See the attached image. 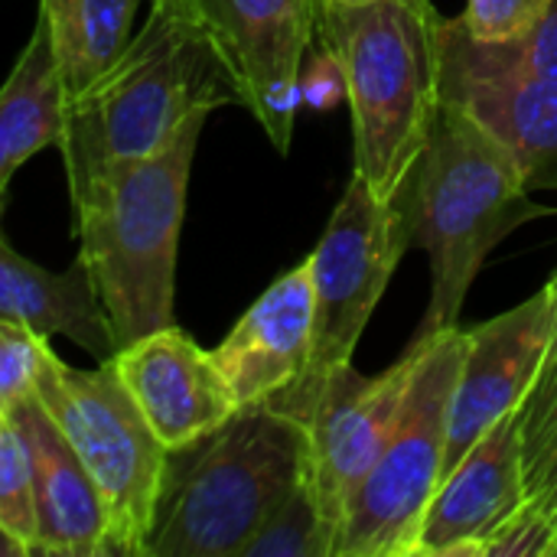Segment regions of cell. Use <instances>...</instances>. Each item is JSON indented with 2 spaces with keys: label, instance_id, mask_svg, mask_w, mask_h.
I'll list each match as a JSON object with an SVG mask.
<instances>
[{
  "label": "cell",
  "instance_id": "1",
  "mask_svg": "<svg viewBox=\"0 0 557 557\" xmlns=\"http://www.w3.org/2000/svg\"><path fill=\"white\" fill-rule=\"evenodd\" d=\"M242 104L245 91L193 0H153L124 55L69 104V193L98 170L163 150L189 117Z\"/></svg>",
  "mask_w": 557,
  "mask_h": 557
},
{
  "label": "cell",
  "instance_id": "2",
  "mask_svg": "<svg viewBox=\"0 0 557 557\" xmlns=\"http://www.w3.org/2000/svg\"><path fill=\"white\" fill-rule=\"evenodd\" d=\"M395 202L405 209L411 245L431 258V304L418 336L454 330L493 248L525 222L555 215L532 199L516 157L454 104H441Z\"/></svg>",
  "mask_w": 557,
  "mask_h": 557
},
{
  "label": "cell",
  "instance_id": "3",
  "mask_svg": "<svg viewBox=\"0 0 557 557\" xmlns=\"http://www.w3.org/2000/svg\"><path fill=\"white\" fill-rule=\"evenodd\" d=\"M209 114H196L157 153L98 170L72 196V235L88 264L117 346L173 326L176 251L193 157Z\"/></svg>",
  "mask_w": 557,
  "mask_h": 557
},
{
  "label": "cell",
  "instance_id": "4",
  "mask_svg": "<svg viewBox=\"0 0 557 557\" xmlns=\"http://www.w3.org/2000/svg\"><path fill=\"white\" fill-rule=\"evenodd\" d=\"M441 20L431 0L320 3L317 39L346 72L352 173L379 199L401 193L441 114Z\"/></svg>",
  "mask_w": 557,
  "mask_h": 557
},
{
  "label": "cell",
  "instance_id": "5",
  "mask_svg": "<svg viewBox=\"0 0 557 557\" xmlns=\"http://www.w3.org/2000/svg\"><path fill=\"white\" fill-rule=\"evenodd\" d=\"M310 431L271 408H238L206 437L170 450L144 557H238L307 480Z\"/></svg>",
  "mask_w": 557,
  "mask_h": 557
},
{
  "label": "cell",
  "instance_id": "6",
  "mask_svg": "<svg viewBox=\"0 0 557 557\" xmlns=\"http://www.w3.org/2000/svg\"><path fill=\"white\" fill-rule=\"evenodd\" d=\"M418 362L401 421L352 496L333 557H418L428 506L444 480L450 408L467 352V330L418 336Z\"/></svg>",
  "mask_w": 557,
  "mask_h": 557
},
{
  "label": "cell",
  "instance_id": "7",
  "mask_svg": "<svg viewBox=\"0 0 557 557\" xmlns=\"http://www.w3.org/2000/svg\"><path fill=\"white\" fill-rule=\"evenodd\" d=\"M411 245L405 209L395 199H379L366 180L352 173L333 219L307 258L313 271V349L307 372L268 405L297 418L304 428L330 385V379L352 366V352L392 284L401 255Z\"/></svg>",
  "mask_w": 557,
  "mask_h": 557
},
{
  "label": "cell",
  "instance_id": "8",
  "mask_svg": "<svg viewBox=\"0 0 557 557\" xmlns=\"http://www.w3.org/2000/svg\"><path fill=\"white\" fill-rule=\"evenodd\" d=\"M39 401L108 503L114 555H147L170 450L140 414L114 366L72 369L52 352L39 379Z\"/></svg>",
  "mask_w": 557,
  "mask_h": 557
},
{
  "label": "cell",
  "instance_id": "9",
  "mask_svg": "<svg viewBox=\"0 0 557 557\" xmlns=\"http://www.w3.org/2000/svg\"><path fill=\"white\" fill-rule=\"evenodd\" d=\"M441 101L490 131L532 193L557 189V82L532 72L509 42L476 39L463 16L441 20Z\"/></svg>",
  "mask_w": 557,
  "mask_h": 557
},
{
  "label": "cell",
  "instance_id": "10",
  "mask_svg": "<svg viewBox=\"0 0 557 557\" xmlns=\"http://www.w3.org/2000/svg\"><path fill=\"white\" fill-rule=\"evenodd\" d=\"M235 78L245 108L268 140L287 153L294 140L300 72L317 42L320 0H193Z\"/></svg>",
  "mask_w": 557,
  "mask_h": 557
},
{
  "label": "cell",
  "instance_id": "11",
  "mask_svg": "<svg viewBox=\"0 0 557 557\" xmlns=\"http://www.w3.org/2000/svg\"><path fill=\"white\" fill-rule=\"evenodd\" d=\"M414 349H408L382 375H359L352 366L339 369L323 388L310 431V486L333 532L359 493L362 480L388 447L414 375Z\"/></svg>",
  "mask_w": 557,
  "mask_h": 557
},
{
  "label": "cell",
  "instance_id": "12",
  "mask_svg": "<svg viewBox=\"0 0 557 557\" xmlns=\"http://www.w3.org/2000/svg\"><path fill=\"white\" fill-rule=\"evenodd\" d=\"M557 317V287L548 281L535 297L503 317L467 330L463 369L450 408V437L444 476L473 450V444L506 414L519 411L545 359Z\"/></svg>",
  "mask_w": 557,
  "mask_h": 557
},
{
  "label": "cell",
  "instance_id": "13",
  "mask_svg": "<svg viewBox=\"0 0 557 557\" xmlns=\"http://www.w3.org/2000/svg\"><path fill=\"white\" fill-rule=\"evenodd\" d=\"M529 480L522 460L519 414H506L441 480L418 557H486L493 539L525 509Z\"/></svg>",
  "mask_w": 557,
  "mask_h": 557
},
{
  "label": "cell",
  "instance_id": "14",
  "mask_svg": "<svg viewBox=\"0 0 557 557\" xmlns=\"http://www.w3.org/2000/svg\"><path fill=\"white\" fill-rule=\"evenodd\" d=\"M111 366L166 450L206 437L238 411L215 356L176 323L117 349Z\"/></svg>",
  "mask_w": 557,
  "mask_h": 557
},
{
  "label": "cell",
  "instance_id": "15",
  "mask_svg": "<svg viewBox=\"0 0 557 557\" xmlns=\"http://www.w3.org/2000/svg\"><path fill=\"white\" fill-rule=\"evenodd\" d=\"M313 271L310 261L281 274L212 349L238 408L268 405L307 372L313 349Z\"/></svg>",
  "mask_w": 557,
  "mask_h": 557
},
{
  "label": "cell",
  "instance_id": "16",
  "mask_svg": "<svg viewBox=\"0 0 557 557\" xmlns=\"http://www.w3.org/2000/svg\"><path fill=\"white\" fill-rule=\"evenodd\" d=\"M20 424L36 476L39 512V555L49 557H111V516L108 503L91 480L88 467L52 421L39 398L3 411Z\"/></svg>",
  "mask_w": 557,
  "mask_h": 557
},
{
  "label": "cell",
  "instance_id": "17",
  "mask_svg": "<svg viewBox=\"0 0 557 557\" xmlns=\"http://www.w3.org/2000/svg\"><path fill=\"white\" fill-rule=\"evenodd\" d=\"M0 320L29 326L46 339L65 336L98 366L111 362L121 349L98 284L82 258L55 274L23 258L7 238H0Z\"/></svg>",
  "mask_w": 557,
  "mask_h": 557
},
{
  "label": "cell",
  "instance_id": "18",
  "mask_svg": "<svg viewBox=\"0 0 557 557\" xmlns=\"http://www.w3.org/2000/svg\"><path fill=\"white\" fill-rule=\"evenodd\" d=\"M69 131V91L49 46L46 26L36 20L33 36L13 62L0 95V196L7 199L13 173L46 147H62Z\"/></svg>",
  "mask_w": 557,
  "mask_h": 557
},
{
  "label": "cell",
  "instance_id": "19",
  "mask_svg": "<svg viewBox=\"0 0 557 557\" xmlns=\"http://www.w3.org/2000/svg\"><path fill=\"white\" fill-rule=\"evenodd\" d=\"M140 0H39L69 104L82 98L127 49Z\"/></svg>",
  "mask_w": 557,
  "mask_h": 557
},
{
  "label": "cell",
  "instance_id": "20",
  "mask_svg": "<svg viewBox=\"0 0 557 557\" xmlns=\"http://www.w3.org/2000/svg\"><path fill=\"white\" fill-rule=\"evenodd\" d=\"M0 535L7 555H39L33 454L13 414L3 411H0Z\"/></svg>",
  "mask_w": 557,
  "mask_h": 557
},
{
  "label": "cell",
  "instance_id": "21",
  "mask_svg": "<svg viewBox=\"0 0 557 557\" xmlns=\"http://www.w3.org/2000/svg\"><path fill=\"white\" fill-rule=\"evenodd\" d=\"M336 532L326 522L320 499L304 480L251 535L238 557H333Z\"/></svg>",
  "mask_w": 557,
  "mask_h": 557
},
{
  "label": "cell",
  "instance_id": "22",
  "mask_svg": "<svg viewBox=\"0 0 557 557\" xmlns=\"http://www.w3.org/2000/svg\"><path fill=\"white\" fill-rule=\"evenodd\" d=\"M552 281L557 287V274ZM516 414H519L522 460H525V480L532 499L557 473V317L539 375Z\"/></svg>",
  "mask_w": 557,
  "mask_h": 557
},
{
  "label": "cell",
  "instance_id": "23",
  "mask_svg": "<svg viewBox=\"0 0 557 557\" xmlns=\"http://www.w3.org/2000/svg\"><path fill=\"white\" fill-rule=\"evenodd\" d=\"M52 359L49 339L29 326L0 320V411L39 398V379Z\"/></svg>",
  "mask_w": 557,
  "mask_h": 557
},
{
  "label": "cell",
  "instance_id": "24",
  "mask_svg": "<svg viewBox=\"0 0 557 557\" xmlns=\"http://www.w3.org/2000/svg\"><path fill=\"white\" fill-rule=\"evenodd\" d=\"M542 7L545 0H467L460 16L476 39L503 42L522 36L539 20Z\"/></svg>",
  "mask_w": 557,
  "mask_h": 557
},
{
  "label": "cell",
  "instance_id": "25",
  "mask_svg": "<svg viewBox=\"0 0 557 557\" xmlns=\"http://www.w3.org/2000/svg\"><path fill=\"white\" fill-rule=\"evenodd\" d=\"M300 95H304V104H310L317 111H330V108H336L339 101L349 98L343 65H339L336 52L330 46H323L320 39L313 42V49H310V55L304 62Z\"/></svg>",
  "mask_w": 557,
  "mask_h": 557
},
{
  "label": "cell",
  "instance_id": "26",
  "mask_svg": "<svg viewBox=\"0 0 557 557\" xmlns=\"http://www.w3.org/2000/svg\"><path fill=\"white\" fill-rule=\"evenodd\" d=\"M539 75L557 82V0H545L539 20L516 39H503Z\"/></svg>",
  "mask_w": 557,
  "mask_h": 557
},
{
  "label": "cell",
  "instance_id": "27",
  "mask_svg": "<svg viewBox=\"0 0 557 557\" xmlns=\"http://www.w3.org/2000/svg\"><path fill=\"white\" fill-rule=\"evenodd\" d=\"M529 512L542 522V529L552 539V557H557V473L529 499Z\"/></svg>",
  "mask_w": 557,
  "mask_h": 557
},
{
  "label": "cell",
  "instance_id": "28",
  "mask_svg": "<svg viewBox=\"0 0 557 557\" xmlns=\"http://www.w3.org/2000/svg\"><path fill=\"white\" fill-rule=\"evenodd\" d=\"M320 3H366V0H320Z\"/></svg>",
  "mask_w": 557,
  "mask_h": 557
}]
</instances>
